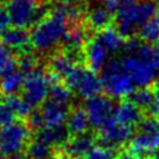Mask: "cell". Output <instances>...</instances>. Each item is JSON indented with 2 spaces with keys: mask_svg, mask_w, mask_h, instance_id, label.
I'll return each mask as SVG.
<instances>
[{
  "mask_svg": "<svg viewBox=\"0 0 159 159\" xmlns=\"http://www.w3.org/2000/svg\"><path fill=\"white\" fill-rule=\"evenodd\" d=\"M94 39L111 53H116L119 50H123V46L125 42L123 40V36L119 34V31L113 26H109L97 32Z\"/></svg>",
  "mask_w": 159,
  "mask_h": 159,
  "instance_id": "ac0fdd59",
  "label": "cell"
},
{
  "mask_svg": "<svg viewBox=\"0 0 159 159\" xmlns=\"http://www.w3.org/2000/svg\"><path fill=\"white\" fill-rule=\"evenodd\" d=\"M117 152L113 148H107L103 145H94L83 157V159H116Z\"/></svg>",
  "mask_w": 159,
  "mask_h": 159,
  "instance_id": "83f0119b",
  "label": "cell"
},
{
  "mask_svg": "<svg viewBox=\"0 0 159 159\" xmlns=\"http://www.w3.org/2000/svg\"><path fill=\"white\" fill-rule=\"evenodd\" d=\"M27 154L31 159H47L51 155V147L40 139H34L27 147Z\"/></svg>",
  "mask_w": 159,
  "mask_h": 159,
  "instance_id": "4316f807",
  "label": "cell"
},
{
  "mask_svg": "<svg viewBox=\"0 0 159 159\" xmlns=\"http://www.w3.org/2000/svg\"><path fill=\"white\" fill-rule=\"evenodd\" d=\"M154 52H155V62H157V67L159 72V43H157V46L154 47Z\"/></svg>",
  "mask_w": 159,
  "mask_h": 159,
  "instance_id": "8d00e7d4",
  "label": "cell"
},
{
  "mask_svg": "<svg viewBox=\"0 0 159 159\" xmlns=\"http://www.w3.org/2000/svg\"><path fill=\"white\" fill-rule=\"evenodd\" d=\"M40 112H41L45 127L63 125V123L67 120L70 114L67 104H61L50 99L42 104Z\"/></svg>",
  "mask_w": 159,
  "mask_h": 159,
  "instance_id": "5bb4252c",
  "label": "cell"
},
{
  "mask_svg": "<svg viewBox=\"0 0 159 159\" xmlns=\"http://www.w3.org/2000/svg\"><path fill=\"white\" fill-rule=\"evenodd\" d=\"M148 159H159V150H158V152H155V153H153L152 155H149V157H148Z\"/></svg>",
  "mask_w": 159,
  "mask_h": 159,
  "instance_id": "ab89813d",
  "label": "cell"
},
{
  "mask_svg": "<svg viewBox=\"0 0 159 159\" xmlns=\"http://www.w3.org/2000/svg\"><path fill=\"white\" fill-rule=\"evenodd\" d=\"M158 118H159V114H158Z\"/></svg>",
  "mask_w": 159,
  "mask_h": 159,
  "instance_id": "7bdbcfd3",
  "label": "cell"
},
{
  "mask_svg": "<svg viewBox=\"0 0 159 159\" xmlns=\"http://www.w3.org/2000/svg\"><path fill=\"white\" fill-rule=\"evenodd\" d=\"M37 139L45 142L50 147H65L70 139V130L65 124L58 127H43L37 132Z\"/></svg>",
  "mask_w": 159,
  "mask_h": 159,
  "instance_id": "e0dca14e",
  "label": "cell"
},
{
  "mask_svg": "<svg viewBox=\"0 0 159 159\" xmlns=\"http://www.w3.org/2000/svg\"><path fill=\"white\" fill-rule=\"evenodd\" d=\"M113 118L124 125L133 127V125H139L140 122L144 119L143 118V111L132 103L129 99L128 101H122L113 112Z\"/></svg>",
  "mask_w": 159,
  "mask_h": 159,
  "instance_id": "9a60e30c",
  "label": "cell"
},
{
  "mask_svg": "<svg viewBox=\"0 0 159 159\" xmlns=\"http://www.w3.org/2000/svg\"><path fill=\"white\" fill-rule=\"evenodd\" d=\"M67 129L72 135H80L87 133V128L89 125L88 117L83 108H75L70 112L67 118Z\"/></svg>",
  "mask_w": 159,
  "mask_h": 159,
  "instance_id": "7402d4cb",
  "label": "cell"
},
{
  "mask_svg": "<svg viewBox=\"0 0 159 159\" xmlns=\"http://www.w3.org/2000/svg\"><path fill=\"white\" fill-rule=\"evenodd\" d=\"M15 117H16V112L7 101V98L0 101V127L2 128L14 123Z\"/></svg>",
  "mask_w": 159,
  "mask_h": 159,
  "instance_id": "f1b7e54d",
  "label": "cell"
},
{
  "mask_svg": "<svg viewBox=\"0 0 159 159\" xmlns=\"http://www.w3.org/2000/svg\"><path fill=\"white\" fill-rule=\"evenodd\" d=\"M10 58H12L11 48H9V47L2 42V40H0V67H1L6 61H9Z\"/></svg>",
  "mask_w": 159,
  "mask_h": 159,
  "instance_id": "836d02e7",
  "label": "cell"
},
{
  "mask_svg": "<svg viewBox=\"0 0 159 159\" xmlns=\"http://www.w3.org/2000/svg\"><path fill=\"white\" fill-rule=\"evenodd\" d=\"M87 30L81 24L71 25L62 37V43L66 51H81L87 42Z\"/></svg>",
  "mask_w": 159,
  "mask_h": 159,
  "instance_id": "2e32d148",
  "label": "cell"
},
{
  "mask_svg": "<svg viewBox=\"0 0 159 159\" xmlns=\"http://www.w3.org/2000/svg\"><path fill=\"white\" fill-rule=\"evenodd\" d=\"M31 128L24 122H14L0 129V144L5 154L17 155L29 147Z\"/></svg>",
  "mask_w": 159,
  "mask_h": 159,
  "instance_id": "52a82bcc",
  "label": "cell"
},
{
  "mask_svg": "<svg viewBox=\"0 0 159 159\" xmlns=\"http://www.w3.org/2000/svg\"><path fill=\"white\" fill-rule=\"evenodd\" d=\"M158 11V4L154 0H143L123 7L116 14V29L123 37L132 39Z\"/></svg>",
  "mask_w": 159,
  "mask_h": 159,
  "instance_id": "3957f363",
  "label": "cell"
},
{
  "mask_svg": "<svg viewBox=\"0 0 159 159\" xmlns=\"http://www.w3.org/2000/svg\"><path fill=\"white\" fill-rule=\"evenodd\" d=\"M6 10L11 25L22 29L36 26L50 14L47 7L39 0H9Z\"/></svg>",
  "mask_w": 159,
  "mask_h": 159,
  "instance_id": "5b68a950",
  "label": "cell"
},
{
  "mask_svg": "<svg viewBox=\"0 0 159 159\" xmlns=\"http://www.w3.org/2000/svg\"><path fill=\"white\" fill-rule=\"evenodd\" d=\"M103 7L111 14H117L120 10V0H104L103 1Z\"/></svg>",
  "mask_w": 159,
  "mask_h": 159,
  "instance_id": "d6a6232c",
  "label": "cell"
},
{
  "mask_svg": "<svg viewBox=\"0 0 159 159\" xmlns=\"http://www.w3.org/2000/svg\"><path fill=\"white\" fill-rule=\"evenodd\" d=\"M102 91H103V86H102L101 78L96 75V72H93L88 68L76 92L78 93L80 97L89 99L92 97L98 96Z\"/></svg>",
  "mask_w": 159,
  "mask_h": 159,
  "instance_id": "ffe728a7",
  "label": "cell"
},
{
  "mask_svg": "<svg viewBox=\"0 0 159 159\" xmlns=\"http://www.w3.org/2000/svg\"><path fill=\"white\" fill-rule=\"evenodd\" d=\"M48 97H50V101L68 106V103L71 101V97H72V93H71V89L66 84H62L61 82H57V83H53L51 86Z\"/></svg>",
  "mask_w": 159,
  "mask_h": 159,
  "instance_id": "484cf974",
  "label": "cell"
},
{
  "mask_svg": "<svg viewBox=\"0 0 159 159\" xmlns=\"http://www.w3.org/2000/svg\"><path fill=\"white\" fill-rule=\"evenodd\" d=\"M68 20L60 6H56L31 31V46L39 52H48L60 41L68 29Z\"/></svg>",
  "mask_w": 159,
  "mask_h": 159,
  "instance_id": "6da1fadb",
  "label": "cell"
},
{
  "mask_svg": "<svg viewBox=\"0 0 159 159\" xmlns=\"http://www.w3.org/2000/svg\"><path fill=\"white\" fill-rule=\"evenodd\" d=\"M56 2H58L60 5H67V4H71L73 0H55Z\"/></svg>",
  "mask_w": 159,
  "mask_h": 159,
  "instance_id": "f35d334b",
  "label": "cell"
},
{
  "mask_svg": "<svg viewBox=\"0 0 159 159\" xmlns=\"http://www.w3.org/2000/svg\"><path fill=\"white\" fill-rule=\"evenodd\" d=\"M139 36L144 42L159 43V11L139 30Z\"/></svg>",
  "mask_w": 159,
  "mask_h": 159,
  "instance_id": "d4e9b609",
  "label": "cell"
},
{
  "mask_svg": "<svg viewBox=\"0 0 159 159\" xmlns=\"http://www.w3.org/2000/svg\"><path fill=\"white\" fill-rule=\"evenodd\" d=\"M51 82L48 73H45L41 67H37L32 72L25 75L22 98L31 106L36 107L41 104L50 93Z\"/></svg>",
  "mask_w": 159,
  "mask_h": 159,
  "instance_id": "ba28073f",
  "label": "cell"
},
{
  "mask_svg": "<svg viewBox=\"0 0 159 159\" xmlns=\"http://www.w3.org/2000/svg\"><path fill=\"white\" fill-rule=\"evenodd\" d=\"M139 127V133L129 142V150L138 157L159 150V118L147 117Z\"/></svg>",
  "mask_w": 159,
  "mask_h": 159,
  "instance_id": "8992f818",
  "label": "cell"
},
{
  "mask_svg": "<svg viewBox=\"0 0 159 159\" xmlns=\"http://www.w3.org/2000/svg\"><path fill=\"white\" fill-rule=\"evenodd\" d=\"M103 1H104V0H103Z\"/></svg>",
  "mask_w": 159,
  "mask_h": 159,
  "instance_id": "ee69618b",
  "label": "cell"
},
{
  "mask_svg": "<svg viewBox=\"0 0 159 159\" xmlns=\"http://www.w3.org/2000/svg\"><path fill=\"white\" fill-rule=\"evenodd\" d=\"M119 61L124 71L133 78L135 86L139 88L148 87L159 76L154 48L148 43H143L134 55H124Z\"/></svg>",
  "mask_w": 159,
  "mask_h": 159,
  "instance_id": "7a4b0ae2",
  "label": "cell"
},
{
  "mask_svg": "<svg viewBox=\"0 0 159 159\" xmlns=\"http://www.w3.org/2000/svg\"><path fill=\"white\" fill-rule=\"evenodd\" d=\"M10 25H11V21H10L7 10L0 6V34H4L6 30H9Z\"/></svg>",
  "mask_w": 159,
  "mask_h": 159,
  "instance_id": "1f68e13d",
  "label": "cell"
},
{
  "mask_svg": "<svg viewBox=\"0 0 159 159\" xmlns=\"http://www.w3.org/2000/svg\"><path fill=\"white\" fill-rule=\"evenodd\" d=\"M94 142L96 137H93L89 133L72 135L65 144L63 153L67 158L71 159H83V157L89 152V149L94 147Z\"/></svg>",
  "mask_w": 159,
  "mask_h": 159,
  "instance_id": "4fadbf2b",
  "label": "cell"
},
{
  "mask_svg": "<svg viewBox=\"0 0 159 159\" xmlns=\"http://www.w3.org/2000/svg\"><path fill=\"white\" fill-rule=\"evenodd\" d=\"M116 159H140V157H138L137 154L132 153L130 150H124V152L117 154Z\"/></svg>",
  "mask_w": 159,
  "mask_h": 159,
  "instance_id": "e575fe53",
  "label": "cell"
},
{
  "mask_svg": "<svg viewBox=\"0 0 159 159\" xmlns=\"http://www.w3.org/2000/svg\"><path fill=\"white\" fill-rule=\"evenodd\" d=\"M6 159H27L25 155H21V154H17V155H10L9 158Z\"/></svg>",
  "mask_w": 159,
  "mask_h": 159,
  "instance_id": "74e56055",
  "label": "cell"
},
{
  "mask_svg": "<svg viewBox=\"0 0 159 159\" xmlns=\"http://www.w3.org/2000/svg\"><path fill=\"white\" fill-rule=\"evenodd\" d=\"M4 155H5V153H4L2 148H1V144H0V159H4Z\"/></svg>",
  "mask_w": 159,
  "mask_h": 159,
  "instance_id": "60d3db41",
  "label": "cell"
},
{
  "mask_svg": "<svg viewBox=\"0 0 159 159\" xmlns=\"http://www.w3.org/2000/svg\"><path fill=\"white\" fill-rule=\"evenodd\" d=\"M154 93H155V99H154V104L150 108V111H152V113L154 116H158L159 114V87H157V89L154 91Z\"/></svg>",
  "mask_w": 159,
  "mask_h": 159,
  "instance_id": "d590c367",
  "label": "cell"
},
{
  "mask_svg": "<svg viewBox=\"0 0 159 159\" xmlns=\"http://www.w3.org/2000/svg\"><path fill=\"white\" fill-rule=\"evenodd\" d=\"M83 109L88 117L89 125L99 130L113 117L114 104L109 97L98 94L87 99Z\"/></svg>",
  "mask_w": 159,
  "mask_h": 159,
  "instance_id": "30bf717a",
  "label": "cell"
},
{
  "mask_svg": "<svg viewBox=\"0 0 159 159\" xmlns=\"http://www.w3.org/2000/svg\"><path fill=\"white\" fill-rule=\"evenodd\" d=\"M101 82L103 89L112 97L122 98L129 97L135 91V83L133 78L124 71L119 58H113L107 62L101 71Z\"/></svg>",
  "mask_w": 159,
  "mask_h": 159,
  "instance_id": "277c9868",
  "label": "cell"
},
{
  "mask_svg": "<svg viewBox=\"0 0 159 159\" xmlns=\"http://www.w3.org/2000/svg\"><path fill=\"white\" fill-rule=\"evenodd\" d=\"M111 21H112V15L103 6H96L91 9L86 16L87 27L98 32L109 27Z\"/></svg>",
  "mask_w": 159,
  "mask_h": 159,
  "instance_id": "44dd1931",
  "label": "cell"
},
{
  "mask_svg": "<svg viewBox=\"0 0 159 159\" xmlns=\"http://www.w3.org/2000/svg\"><path fill=\"white\" fill-rule=\"evenodd\" d=\"M83 53L81 51H57L50 58V72L55 73L61 78V76L66 77L78 63Z\"/></svg>",
  "mask_w": 159,
  "mask_h": 159,
  "instance_id": "8fae6325",
  "label": "cell"
},
{
  "mask_svg": "<svg viewBox=\"0 0 159 159\" xmlns=\"http://www.w3.org/2000/svg\"><path fill=\"white\" fill-rule=\"evenodd\" d=\"M25 75L21 71H15L0 78V91L6 96H15L24 87Z\"/></svg>",
  "mask_w": 159,
  "mask_h": 159,
  "instance_id": "603a6c76",
  "label": "cell"
},
{
  "mask_svg": "<svg viewBox=\"0 0 159 159\" xmlns=\"http://www.w3.org/2000/svg\"><path fill=\"white\" fill-rule=\"evenodd\" d=\"M2 42L14 50H26L31 43V34L22 27H11L2 34Z\"/></svg>",
  "mask_w": 159,
  "mask_h": 159,
  "instance_id": "d6986e66",
  "label": "cell"
},
{
  "mask_svg": "<svg viewBox=\"0 0 159 159\" xmlns=\"http://www.w3.org/2000/svg\"><path fill=\"white\" fill-rule=\"evenodd\" d=\"M154 99H155V93L149 87L138 88L129 96V101L135 106H138L140 109H148V108L150 109L154 104Z\"/></svg>",
  "mask_w": 159,
  "mask_h": 159,
  "instance_id": "cb8c5ba5",
  "label": "cell"
},
{
  "mask_svg": "<svg viewBox=\"0 0 159 159\" xmlns=\"http://www.w3.org/2000/svg\"><path fill=\"white\" fill-rule=\"evenodd\" d=\"M133 138V128L118 123L113 117L99 129L97 139L101 145L117 149Z\"/></svg>",
  "mask_w": 159,
  "mask_h": 159,
  "instance_id": "9c48e42d",
  "label": "cell"
},
{
  "mask_svg": "<svg viewBox=\"0 0 159 159\" xmlns=\"http://www.w3.org/2000/svg\"><path fill=\"white\" fill-rule=\"evenodd\" d=\"M154 1H159V0H154Z\"/></svg>",
  "mask_w": 159,
  "mask_h": 159,
  "instance_id": "b9f144b4",
  "label": "cell"
},
{
  "mask_svg": "<svg viewBox=\"0 0 159 159\" xmlns=\"http://www.w3.org/2000/svg\"><path fill=\"white\" fill-rule=\"evenodd\" d=\"M17 66L20 67L21 72L27 75L30 72H32L34 70H36L39 66V61H37V57L30 52H24L19 60H17Z\"/></svg>",
  "mask_w": 159,
  "mask_h": 159,
  "instance_id": "f546056e",
  "label": "cell"
},
{
  "mask_svg": "<svg viewBox=\"0 0 159 159\" xmlns=\"http://www.w3.org/2000/svg\"><path fill=\"white\" fill-rule=\"evenodd\" d=\"M29 127L31 129H35V130H41L45 124H43V119H42V116H41V112L40 111H34L30 117H29Z\"/></svg>",
  "mask_w": 159,
  "mask_h": 159,
  "instance_id": "4dcf8cb0",
  "label": "cell"
},
{
  "mask_svg": "<svg viewBox=\"0 0 159 159\" xmlns=\"http://www.w3.org/2000/svg\"><path fill=\"white\" fill-rule=\"evenodd\" d=\"M107 56L108 51L94 37L89 39L83 46V57L86 60L88 68L93 72L102 71L104 68V66L108 62Z\"/></svg>",
  "mask_w": 159,
  "mask_h": 159,
  "instance_id": "7c38bea8",
  "label": "cell"
}]
</instances>
